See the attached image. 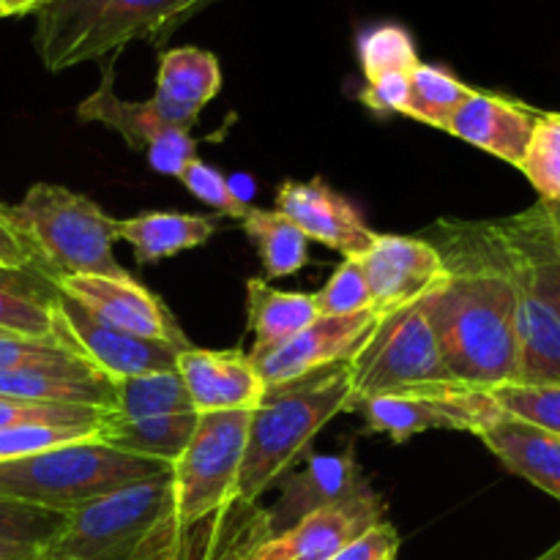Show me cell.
Instances as JSON below:
<instances>
[{
  "label": "cell",
  "instance_id": "cell-33",
  "mask_svg": "<svg viewBox=\"0 0 560 560\" xmlns=\"http://www.w3.org/2000/svg\"><path fill=\"white\" fill-rule=\"evenodd\" d=\"M25 370H91L85 359L55 334L49 339H27L0 334V375ZM98 375V372H96Z\"/></svg>",
  "mask_w": 560,
  "mask_h": 560
},
{
  "label": "cell",
  "instance_id": "cell-4",
  "mask_svg": "<svg viewBox=\"0 0 560 560\" xmlns=\"http://www.w3.org/2000/svg\"><path fill=\"white\" fill-rule=\"evenodd\" d=\"M167 468L162 459L135 457L98 438H88L0 463V498L69 514L109 492L153 479Z\"/></svg>",
  "mask_w": 560,
  "mask_h": 560
},
{
  "label": "cell",
  "instance_id": "cell-37",
  "mask_svg": "<svg viewBox=\"0 0 560 560\" xmlns=\"http://www.w3.org/2000/svg\"><path fill=\"white\" fill-rule=\"evenodd\" d=\"M315 304L320 315H359L372 310L370 284L359 257H345L326 282V288L315 293Z\"/></svg>",
  "mask_w": 560,
  "mask_h": 560
},
{
  "label": "cell",
  "instance_id": "cell-7",
  "mask_svg": "<svg viewBox=\"0 0 560 560\" xmlns=\"http://www.w3.org/2000/svg\"><path fill=\"white\" fill-rule=\"evenodd\" d=\"M345 370L350 381V410L372 397H419L465 388L448 377L421 301L383 315Z\"/></svg>",
  "mask_w": 560,
  "mask_h": 560
},
{
  "label": "cell",
  "instance_id": "cell-46",
  "mask_svg": "<svg viewBox=\"0 0 560 560\" xmlns=\"http://www.w3.org/2000/svg\"><path fill=\"white\" fill-rule=\"evenodd\" d=\"M52 0H0V20L3 16H22V14H36L44 5Z\"/></svg>",
  "mask_w": 560,
  "mask_h": 560
},
{
  "label": "cell",
  "instance_id": "cell-3",
  "mask_svg": "<svg viewBox=\"0 0 560 560\" xmlns=\"http://www.w3.org/2000/svg\"><path fill=\"white\" fill-rule=\"evenodd\" d=\"M170 468L66 514L36 560H164L173 539Z\"/></svg>",
  "mask_w": 560,
  "mask_h": 560
},
{
  "label": "cell",
  "instance_id": "cell-1",
  "mask_svg": "<svg viewBox=\"0 0 560 560\" xmlns=\"http://www.w3.org/2000/svg\"><path fill=\"white\" fill-rule=\"evenodd\" d=\"M438 252L448 279L421 301L448 377L492 392L520 381L517 295L512 279L481 244L476 224H446Z\"/></svg>",
  "mask_w": 560,
  "mask_h": 560
},
{
  "label": "cell",
  "instance_id": "cell-28",
  "mask_svg": "<svg viewBox=\"0 0 560 560\" xmlns=\"http://www.w3.org/2000/svg\"><path fill=\"white\" fill-rule=\"evenodd\" d=\"M241 228L252 246L260 252V262L271 279L293 277L310 262V238L277 208H252Z\"/></svg>",
  "mask_w": 560,
  "mask_h": 560
},
{
  "label": "cell",
  "instance_id": "cell-39",
  "mask_svg": "<svg viewBox=\"0 0 560 560\" xmlns=\"http://www.w3.org/2000/svg\"><path fill=\"white\" fill-rule=\"evenodd\" d=\"M104 410L82 405H42L0 399V430L14 424H58V427H93L102 430Z\"/></svg>",
  "mask_w": 560,
  "mask_h": 560
},
{
  "label": "cell",
  "instance_id": "cell-26",
  "mask_svg": "<svg viewBox=\"0 0 560 560\" xmlns=\"http://www.w3.org/2000/svg\"><path fill=\"white\" fill-rule=\"evenodd\" d=\"M55 284L36 268H0V334L55 337Z\"/></svg>",
  "mask_w": 560,
  "mask_h": 560
},
{
  "label": "cell",
  "instance_id": "cell-40",
  "mask_svg": "<svg viewBox=\"0 0 560 560\" xmlns=\"http://www.w3.org/2000/svg\"><path fill=\"white\" fill-rule=\"evenodd\" d=\"M512 224L517 228V233L528 241L530 249H534L536 260H539L541 266V273H545L547 288H550V293L556 295L560 306V244L545 233V228L536 222L530 211L520 213V217H512Z\"/></svg>",
  "mask_w": 560,
  "mask_h": 560
},
{
  "label": "cell",
  "instance_id": "cell-27",
  "mask_svg": "<svg viewBox=\"0 0 560 560\" xmlns=\"http://www.w3.org/2000/svg\"><path fill=\"white\" fill-rule=\"evenodd\" d=\"M197 413H170V416H145V419H118L109 410L102 416L98 441L135 457L162 459L173 465L191 441Z\"/></svg>",
  "mask_w": 560,
  "mask_h": 560
},
{
  "label": "cell",
  "instance_id": "cell-35",
  "mask_svg": "<svg viewBox=\"0 0 560 560\" xmlns=\"http://www.w3.org/2000/svg\"><path fill=\"white\" fill-rule=\"evenodd\" d=\"M63 520L66 514L52 512V509L27 506V503L0 498V545L44 547L58 534Z\"/></svg>",
  "mask_w": 560,
  "mask_h": 560
},
{
  "label": "cell",
  "instance_id": "cell-42",
  "mask_svg": "<svg viewBox=\"0 0 560 560\" xmlns=\"http://www.w3.org/2000/svg\"><path fill=\"white\" fill-rule=\"evenodd\" d=\"M399 530L388 520L372 525L370 530L350 541L345 550H339L331 560H394L399 552Z\"/></svg>",
  "mask_w": 560,
  "mask_h": 560
},
{
  "label": "cell",
  "instance_id": "cell-13",
  "mask_svg": "<svg viewBox=\"0 0 560 560\" xmlns=\"http://www.w3.org/2000/svg\"><path fill=\"white\" fill-rule=\"evenodd\" d=\"M60 295L80 304L91 312L98 323L118 331L135 334L142 339H159V342L191 345L178 328L175 317L164 306V301L148 288H142L135 277H98V273H82V277L49 279Z\"/></svg>",
  "mask_w": 560,
  "mask_h": 560
},
{
  "label": "cell",
  "instance_id": "cell-22",
  "mask_svg": "<svg viewBox=\"0 0 560 560\" xmlns=\"http://www.w3.org/2000/svg\"><path fill=\"white\" fill-rule=\"evenodd\" d=\"M217 230V219L202 213L145 211L129 219H115V235L135 249L140 266H153L180 252L206 246Z\"/></svg>",
  "mask_w": 560,
  "mask_h": 560
},
{
  "label": "cell",
  "instance_id": "cell-2",
  "mask_svg": "<svg viewBox=\"0 0 560 560\" xmlns=\"http://www.w3.org/2000/svg\"><path fill=\"white\" fill-rule=\"evenodd\" d=\"M217 0H52L36 11L33 47L47 71L120 55L131 42L162 44Z\"/></svg>",
  "mask_w": 560,
  "mask_h": 560
},
{
  "label": "cell",
  "instance_id": "cell-41",
  "mask_svg": "<svg viewBox=\"0 0 560 560\" xmlns=\"http://www.w3.org/2000/svg\"><path fill=\"white\" fill-rule=\"evenodd\" d=\"M195 148L197 142L191 140L189 129H167L151 148H148L145 156H148V164H151L156 173L178 178L180 170L197 156Z\"/></svg>",
  "mask_w": 560,
  "mask_h": 560
},
{
  "label": "cell",
  "instance_id": "cell-18",
  "mask_svg": "<svg viewBox=\"0 0 560 560\" xmlns=\"http://www.w3.org/2000/svg\"><path fill=\"white\" fill-rule=\"evenodd\" d=\"M364 492H372V485L355 463L353 448L342 454H310L304 470L279 479V503L268 509L273 534H282L310 514Z\"/></svg>",
  "mask_w": 560,
  "mask_h": 560
},
{
  "label": "cell",
  "instance_id": "cell-16",
  "mask_svg": "<svg viewBox=\"0 0 560 560\" xmlns=\"http://www.w3.org/2000/svg\"><path fill=\"white\" fill-rule=\"evenodd\" d=\"M386 520V503L375 490L310 514L293 528L273 534L252 560H331L364 530Z\"/></svg>",
  "mask_w": 560,
  "mask_h": 560
},
{
  "label": "cell",
  "instance_id": "cell-31",
  "mask_svg": "<svg viewBox=\"0 0 560 560\" xmlns=\"http://www.w3.org/2000/svg\"><path fill=\"white\" fill-rule=\"evenodd\" d=\"M517 170L530 180L541 206L560 208V113H539Z\"/></svg>",
  "mask_w": 560,
  "mask_h": 560
},
{
  "label": "cell",
  "instance_id": "cell-36",
  "mask_svg": "<svg viewBox=\"0 0 560 560\" xmlns=\"http://www.w3.org/2000/svg\"><path fill=\"white\" fill-rule=\"evenodd\" d=\"M98 438L93 427H58V424H14L0 430V463L31 457L63 443Z\"/></svg>",
  "mask_w": 560,
  "mask_h": 560
},
{
  "label": "cell",
  "instance_id": "cell-14",
  "mask_svg": "<svg viewBox=\"0 0 560 560\" xmlns=\"http://www.w3.org/2000/svg\"><path fill=\"white\" fill-rule=\"evenodd\" d=\"M370 284L372 310L388 315L435 293L448 279V266L435 244L408 235H381L359 257Z\"/></svg>",
  "mask_w": 560,
  "mask_h": 560
},
{
  "label": "cell",
  "instance_id": "cell-8",
  "mask_svg": "<svg viewBox=\"0 0 560 560\" xmlns=\"http://www.w3.org/2000/svg\"><path fill=\"white\" fill-rule=\"evenodd\" d=\"M481 244L503 268L517 295L520 381L525 386L560 383V306L550 293L539 260L512 219L476 224Z\"/></svg>",
  "mask_w": 560,
  "mask_h": 560
},
{
  "label": "cell",
  "instance_id": "cell-10",
  "mask_svg": "<svg viewBox=\"0 0 560 560\" xmlns=\"http://www.w3.org/2000/svg\"><path fill=\"white\" fill-rule=\"evenodd\" d=\"M55 334L109 383L153 375V372H173L178 366L180 350L189 348V345L142 339L104 326L91 312L60 293L55 299Z\"/></svg>",
  "mask_w": 560,
  "mask_h": 560
},
{
  "label": "cell",
  "instance_id": "cell-20",
  "mask_svg": "<svg viewBox=\"0 0 560 560\" xmlns=\"http://www.w3.org/2000/svg\"><path fill=\"white\" fill-rule=\"evenodd\" d=\"M222 91V69L217 55L200 47H175L159 58L153 102L178 129H191L202 107Z\"/></svg>",
  "mask_w": 560,
  "mask_h": 560
},
{
  "label": "cell",
  "instance_id": "cell-38",
  "mask_svg": "<svg viewBox=\"0 0 560 560\" xmlns=\"http://www.w3.org/2000/svg\"><path fill=\"white\" fill-rule=\"evenodd\" d=\"M178 180L191 191V195L197 197V200L206 202V206H211L213 211H219L222 217L244 222L246 213L252 211L249 202H246L244 197L233 189V186H230V180L224 178L217 167H211V164L202 162V159H197V156L191 159V162L180 170Z\"/></svg>",
  "mask_w": 560,
  "mask_h": 560
},
{
  "label": "cell",
  "instance_id": "cell-24",
  "mask_svg": "<svg viewBox=\"0 0 560 560\" xmlns=\"http://www.w3.org/2000/svg\"><path fill=\"white\" fill-rule=\"evenodd\" d=\"M317 317L320 312H317L315 293H290V290L271 288L262 277H252L246 282V328L255 337L252 353L279 348Z\"/></svg>",
  "mask_w": 560,
  "mask_h": 560
},
{
  "label": "cell",
  "instance_id": "cell-23",
  "mask_svg": "<svg viewBox=\"0 0 560 560\" xmlns=\"http://www.w3.org/2000/svg\"><path fill=\"white\" fill-rule=\"evenodd\" d=\"M115 58L118 55L107 58V66L102 71V82H98V88L85 102H80L77 115L85 124L107 126L115 135L124 137V142L131 151L145 153L164 131L178 129V126H173L164 118L162 109L156 107L153 98H148V102H126V98H120L115 93Z\"/></svg>",
  "mask_w": 560,
  "mask_h": 560
},
{
  "label": "cell",
  "instance_id": "cell-17",
  "mask_svg": "<svg viewBox=\"0 0 560 560\" xmlns=\"http://www.w3.org/2000/svg\"><path fill=\"white\" fill-rule=\"evenodd\" d=\"M175 370L197 413H252L268 394L255 361L241 350H202L189 345L180 350Z\"/></svg>",
  "mask_w": 560,
  "mask_h": 560
},
{
  "label": "cell",
  "instance_id": "cell-11",
  "mask_svg": "<svg viewBox=\"0 0 560 560\" xmlns=\"http://www.w3.org/2000/svg\"><path fill=\"white\" fill-rule=\"evenodd\" d=\"M377 320L381 315L375 310L359 315H320L284 345L266 353H249V359L255 361L268 392H282L310 381L320 370L348 364L375 331Z\"/></svg>",
  "mask_w": 560,
  "mask_h": 560
},
{
  "label": "cell",
  "instance_id": "cell-30",
  "mask_svg": "<svg viewBox=\"0 0 560 560\" xmlns=\"http://www.w3.org/2000/svg\"><path fill=\"white\" fill-rule=\"evenodd\" d=\"M474 88L465 85L457 74L435 63H419L408 74V107L405 115L432 129L446 131L448 120L454 118L465 98Z\"/></svg>",
  "mask_w": 560,
  "mask_h": 560
},
{
  "label": "cell",
  "instance_id": "cell-45",
  "mask_svg": "<svg viewBox=\"0 0 560 560\" xmlns=\"http://www.w3.org/2000/svg\"><path fill=\"white\" fill-rule=\"evenodd\" d=\"M530 213H534V219L536 222L541 224V228H545V233L550 235V238H556L558 244H560V208H556V206H536V208H530Z\"/></svg>",
  "mask_w": 560,
  "mask_h": 560
},
{
  "label": "cell",
  "instance_id": "cell-6",
  "mask_svg": "<svg viewBox=\"0 0 560 560\" xmlns=\"http://www.w3.org/2000/svg\"><path fill=\"white\" fill-rule=\"evenodd\" d=\"M9 217L36 255V271L47 279L131 277L115 260V219L80 191L58 184H36L9 208Z\"/></svg>",
  "mask_w": 560,
  "mask_h": 560
},
{
  "label": "cell",
  "instance_id": "cell-43",
  "mask_svg": "<svg viewBox=\"0 0 560 560\" xmlns=\"http://www.w3.org/2000/svg\"><path fill=\"white\" fill-rule=\"evenodd\" d=\"M366 109L381 115H405L408 107V74H383L370 80L361 91Z\"/></svg>",
  "mask_w": 560,
  "mask_h": 560
},
{
  "label": "cell",
  "instance_id": "cell-44",
  "mask_svg": "<svg viewBox=\"0 0 560 560\" xmlns=\"http://www.w3.org/2000/svg\"><path fill=\"white\" fill-rule=\"evenodd\" d=\"M0 268H36V255L5 206H0Z\"/></svg>",
  "mask_w": 560,
  "mask_h": 560
},
{
  "label": "cell",
  "instance_id": "cell-32",
  "mask_svg": "<svg viewBox=\"0 0 560 560\" xmlns=\"http://www.w3.org/2000/svg\"><path fill=\"white\" fill-rule=\"evenodd\" d=\"M355 49H359V63L366 82L383 74H410L421 60L408 27L397 25V22L366 27L359 36Z\"/></svg>",
  "mask_w": 560,
  "mask_h": 560
},
{
  "label": "cell",
  "instance_id": "cell-48",
  "mask_svg": "<svg viewBox=\"0 0 560 560\" xmlns=\"http://www.w3.org/2000/svg\"><path fill=\"white\" fill-rule=\"evenodd\" d=\"M0 206H3V202H0Z\"/></svg>",
  "mask_w": 560,
  "mask_h": 560
},
{
  "label": "cell",
  "instance_id": "cell-9",
  "mask_svg": "<svg viewBox=\"0 0 560 560\" xmlns=\"http://www.w3.org/2000/svg\"><path fill=\"white\" fill-rule=\"evenodd\" d=\"M252 413L249 410L200 413L191 441L170 465L175 525L195 523L238 498L235 490H238Z\"/></svg>",
  "mask_w": 560,
  "mask_h": 560
},
{
  "label": "cell",
  "instance_id": "cell-34",
  "mask_svg": "<svg viewBox=\"0 0 560 560\" xmlns=\"http://www.w3.org/2000/svg\"><path fill=\"white\" fill-rule=\"evenodd\" d=\"M490 394L501 405L503 413L512 419L560 435V383H541V386L509 383V386L492 388Z\"/></svg>",
  "mask_w": 560,
  "mask_h": 560
},
{
  "label": "cell",
  "instance_id": "cell-21",
  "mask_svg": "<svg viewBox=\"0 0 560 560\" xmlns=\"http://www.w3.org/2000/svg\"><path fill=\"white\" fill-rule=\"evenodd\" d=\"M481 443L520 479L560 501V435L501 413L479 432Z\"/></svg>",
  "mask_w": 560,
  "mask_h": 560
},
{
  "label": "cell",
  "instance_id": "cell-15",
  "mask_svg": "<svg viewBox=\"0 0 560 560\" xmlns=\"http://www.w3.org/2000/svg\"><path fill=\"white\" fill-rule=\"evenodd\" d=\"M277 211L299 224L306 238L342 257H361L377 238L359 208L323 178L284 180L277 189Z\"/></svg>",
  "mask_w": 560,
  "mask_h": 560
},
{
  "label": "cell",
  "instance_id": "cell-47",
  "mask_svg": "<svg viewBox=\"0 0 560 560\" xmlns=\"http://www.w3.org/2000/svg\"><path fill=\"white\" fill-rule=\"evenodd\" d=\"M42 547L27 545H0V560H36Z\"/></svg>",
  "mask_w": 560,
  "mask_h": 560
},
{
  "label": "cell",
  "instance_id": "cell-19",
  "mask_svg": "<svg viewBox=\"0 0 560 560\" xmlns=\"http://www.w3.org/2000/svg\"><path fill=\"white\" fill-rule=\"evenodd\" d=\"M536 118H539V113L530 109L528 104L517 102V98L474 88L463 107L448 120L446 131L465 140L468 145L490 153V156L520 167Z\"/></svg>",
  "mask_w": 560,
  "mask_h": 560
},
{
  "label": "cell",
  "instance_id": "cell-29",
  "mask_svg": "<svg viewBox=\"0 0 560 560\" xmlns=\"http://www.w3.org/2000/svg\"><path fill=\"white\" fill-rule=\"evenodd\" d=\"M109 386H113V408H109V413L118 416V419L197 413L191 408V399L186 394L178 370L124 377V381H115Z\"/></svg>",
  "mask_w": 560,
  "mask_h": 560
},
{
  "label": "cell",
  "instance_id": "cell-25",
  "mask_svg": "<svg viewBox=\"0 0 560 560\" xmlns=\"http://www.w3.org/2000/svg\"><path fill=\"white\" fill-rule=\"evenodd\" d=\"M0 399L42 405L113 408V386L91 370H25L0 375Z\"/></svg>",
  "mask_w": 560,
  "mask_h": 560
},
{
  "label": "cell",
  "instance_id": "cell-5",
  "mask_svg": "<svg viewBox=\"0 0 560 560\" xmlns=\"http://www.w3.org/2000/svg\"><path fill=\"white\" fill-rule=\"evenodd\" d=\"M342 410H350V381L345 364L326 377L268 392L249 421L235 490L241 501H260L262 492L277 485L290 465L310 448L312 438Z\"/></svg>",
  "mask_w": 560,
  "mask_h": 560
},
{
  "label": "cell",
  "instance_id": "cell-12",
  "mask_svg": "<svg viewBox=\"0 0 560 560\" xmlns=\"http://www.w3.org/2000/svg\"><path fill=\"white\" fill-rule=\"evenodd\" d=\"M366 430L388 435L394 443L430 430H459L479 435L487 424L503 413L490 392L457 388L448 394H419V397H372L359 405Z\"/></svg>",
  "mask_w": 560,
  "mask_h": 560
}]
</instances>
